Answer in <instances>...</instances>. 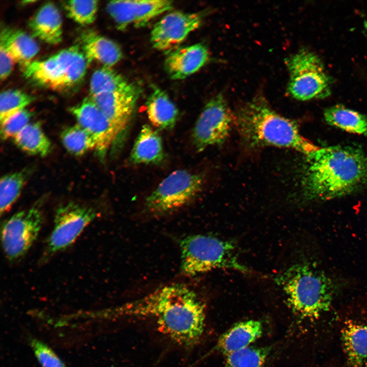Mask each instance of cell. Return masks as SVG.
Wrapping results in <instances>:
<instances>
[{
	"instance_id": "6da1fadb",
	"label": "cell",
	"mask_w": 367,
	"mask_h": 367,
	"mask_svg": "<svg viewBox=\"0 0 367 367\" xmlns=\"http://www.w3.org/2000/svg\"><path fill=\"white\" fill-rule=\"evenodd\" d=\"M107 312L117 318H154L161 332L186 348L195 346L204 330V304L195 291L183 283L163 286Z\"/></svg>"
},
{
	"instance_id": "7a4b0ae2",
	"label": "cell",
	"mask_w": 367,
	"mask_h": 367,
	"mask_svg": "<svg viewBox=\"0 0 367 367\" xmlns=\"http://www.w3.org/2000/svg\"><path fill=\"white\" fill-rule=\"evenodd\" d=\"M367 184V154L346 146L320 148L306 155L302 179L307 200H329L351 194Z\"/></svg>"
},
{
	"instance_id": "3957f363",
	"label": "cell",
	"mask_w": 367,
	"mask_h": 367,
	"mask_svg": "<svg viewBox=\"0 0 367 367\" xmlns=\"http://www.w3.org/2000/svg\"><path fill=\"white\" fill-rule=\"evenodd\" d=\"M235 123L242 140L249 148L287 147L306 155L319 148L301 135L294 121L276 113L261 96L240 108Z\"/></svg>"
},
{
	"instance_id": "277c9868",
	"label": "cell",
	"mask_w": 367,
	"mask_h": 367,
	"mask_svg": "<svg viewBox=\"0 0 367 367\" xmlns=\"http://www.w3.org/2000/svg\"><path fill=\"white\" fill-rule=\"evenodd\" d=\"M293 311L302 318L318 319L329 310L334 285L321 270L309 263L290 267L275 278Z\"/></svg>"
},
{
	"instance_id": "5b68a950",
	"label": "cell",
	"mask_w": 367,
	"mask_h": 367,
	"mask_svg": "<svg viewBox=\"0 0 367 367\" xmlns=\"http://www.w3.org/2000/svg\"><path fill=\"white\" fill-rule=\"evenodd\" d=\"M180 249L181 270L186 276L218 269L248 272L239 260L233 244L227 241L206 235H191L181 240Z\"/></svg>"
},
{
	"instance_id": "8992f818",
	"label": "cell",
	"mask_w": 367,
	"mask_h": 367,
	"mask_svg": "<svg viewBox=\"0 0 367 367\" xmlns=\"http://www.w3.org/2000/svg\"><path fill=\"white\" fill-rule=\"evenodd\" d=\"M285 63L290 73L288 91L294 98L304 101L330 94L331 79L314 53L300 49L286 58Z\"/></svg>"
},
{
	"instance_id": "52a82bcc",
	"label": "cell",
	"mask_w": 367,
	"mask_h": 367,
	"mask_svg": "<svg viewBox=\"0 0 367 367\" xmlns=\"http://www.w3.org/2000/svg\"><path fill=\"white\" fill-rule=\"evenodd\" d=\"M203 176L186 170H177L165 177L147 197L145 207L154 215L176 210L192 201L201 191Z\"/></svg>"
},
{
	"instance_id": "ba28073f",
	"label": "cell",
	"mask_w": 367,
	"mask_h": 367,
	"mask_svg": "<svg viewBox=\"0 0 367 367\" xmlns=\"http://www.w3.org/2000/svg\"><path fill=\"white\" fill-rule=\"evenodd\" d=\"M44 222L41 207L36 204L8 219L3 225L1 241L10 261L22 257L37 239Z\"/></svg>"
},
{
	"instance_id": "9c48e42d",
	"label": "cell",
	"mask_w": 367,
	"mask_h": 367,
	"mask_svg": "<svg viewBox=\"0 0 367 367\" xmlns=\"http://www.w3.org/2000/svg\"><path fill=\"white\" fill-rule=\"evenodd\" d=\"M97 215L93 207L74 202L60 206L55 215L53 229L46 242L45 257L70 246Z\"/></svg>"
},
{
	"instance_id": "30bf717a",
	"label": "cell",
	"mask_w": 367,
	"mask_h": 367,
	"mask_svg": "<svg viewBox=\"0 0 367 367\" xmlns=\"http://www.w3.org/2000/svg\"><path fill=\"white\" fill-rule=\"evenodd\" d=\"M235 116L221 94L206 104L193 128V143L198 151L223 144L228 137Z\"/></svg>"
},
{
	"instance_id": "8fae6325",
	"label": "cell",
	"mask_w": 367,
	"mask_h": 367,
	"mask_svg": "<svg viewBox=\"0 0 367 367\" xmlns=\"http://www.w3.org/2000/svg\"><path fill=\"white\" fill-rule=\"evenodd\" d=\"M138 87L124 91L100 94L90 97L103 113L113 126L115 141L113 146L117 151L125 140L139 97Z\"/></svg>"
},
{
	"instance_id": "7c38bea8",
	"label": "cell",
	"mask_w": 367,
	"mask_h": 367,
	"mask_svg": "<svg viewBox=\"0 0 367 367\" xmlns=\"http://www.w3.org/2000/svg\"><path fill=\"white\" fill-rule=\"evenodd\" d=\"M199 13L173 11L164 16L153 27L150 41L153 48L171 51L198 28L203 21Z\"/></svg>"
},
{
	"instance_id": "4fadbf2b",
	"label": "cell",
	"mask_w": 367,
	"mask_h": 367,
	"mask_svg": "<svg viewBox=\"0 0 367 367\" xmlns=\"http://www.w3.org/2000/svg\"><path fill=\"white\" fill-rule=\"evenodd\" d=\"M172 7V2L166 0L112 1L107 4L106 9L117 29L123 31L130 24L144 27Z\"/></svg>"
},
{
	"instance_id": "5bb4252c",
	"label": "cell",
	"mask_w": 367,
	"mask_h": 367,
	"mask_svg": "<svg viewBox=\"0 0 367 367\" xmlns=\"http://www.w3.org/2000/svg\"><path fill=\"white\" fill-rule=\"evenodd\" d=\"M77 124L94 139L97 155L104 160L108 150L113 147L115 134L113 126L92 99L86 97L69 109Z\"/></svg>"
},
{
	"instance_id": "9a60e30c",
	"label": "cell",
	"mask_w": 367,
	"mask_h": 367,
	"mask_svg": "<svg viewBox=\"0 0 367 367\" xmlns=\"http://www.w3.org/2000/svg\"><path fill=\"white\" fill-rule=\"evenodd\" d=\"M77 46L66 48L44 60L32 61L22 67L24 76L46 88L65 91L67 68L79 51Z\"/></svg>"
},
{
	"instance_id": "2e32d148",
	"label": "cell",
	"mask_w": 367,
	"mask_h": 367,
	"mask_svg": "<svg viewBox=\"0 0 367 367\" xmlns=\"http://www.w3.org/2000/svg\"><path fill=\"white\" fill-rule=\"evenodd\" d=\"M207 47L199 43L170 51L164 67L169 77L174 80L184 79L201 68L208 61Z\"/></svg>"
},
{
	"instance_id": "e0dca14e",
	"label": "cell",
	"mask_w": 367,
	"mask_h": 367,
	"mask_svg": "<svg viewBox=\"0 0 367 367\" xmlns=\"http://www.w3.org/2000/svg\"><path fill=\"white\" fill-rule=\"evenodd\" d=\"M80 42L88 64L97 61L103 66L111 67L122 59V53L117 44L93 31H83Z\"/></svg>"
},
{
	"instance_id": "ac0fdd59",
	"label": "cell",
	"mask_w": 367,
	"mask_h": 367,
	"mask_svg": "<svg viewBox=\"0 0 367 367\" xmlns=\"http://www.w3.org/2000/svg\"><path fill=\"white\" fill-rule=\"evenodd\" d=\"M29 25L33 35L46 43L55 45L62 40V17L53 3H47L42 6L30 20Z\"/></svg>"
},
{
	"instance_id": "d6986e66",
	"label": "cell",
	"mask_w": 367,
	"mask_h": 367,
	"mask_svg": "<svg viewBox=\"0 0 367 367\" xmlns=\"http://www.w3.org/2000/svg\"><path fill=\"white\" fill-rule=\"evenodd\" d=\"M0 45V47L22 67L32 61L39 49L38 44L32 36L22 31L9 28L2 30Z\"/></svg>"
},
{
	"instance_id": "ffe728a7",
	"label": "cell",
	"mask_w": 367,
	"mask_h": 367,
	"mask_svg": "<svg viewBox=\"0 0 367 367\" xmlns=\"http://www.w3.org/2000/svg\"><path fill=\"white\" fill-rule=\"evenodd\" d=\"M263 333L261 323L257 320H248L235 324L223 334L217 345L218 350L225 355L247 348Z\"/></svg>"
},
{
	"instance_id": "44dd1931",
	"label": "cell",
	"mask_w": 367,
	"mask_h": 367,
	"mask_svg": "<svg viewBox=\"0 0 367 367\" xmlns=\"http://www.w3.org/2000/svg\"><path fill=\"white\" fill-rule=\"evenodd\" d=\"M342 339L351 365L367 367V324L347 322L342 331Z\"/></svg>"
},
{
	"instance_id": "7402d4cb",
	"label": "cell",
	"mask_w": 367,
	"mask_h": 367,
	"mask_svg": "<svg viewBox=\"0 0 367 367\" xmlns=\"http://www.w3.org/2000/svg\"><path fill=\"white\" fill-rule=\"evenodd\" d=\"M146 107L148 119L154 126L164 129H170L175 126L178 111L164 90L154 86Z\"/></svg>"
},
{
	"instance_id": "603a6c76",
	"label": "cell",
	"mask_w": 367,
	"mask_h": 367,
	"mask_svg": "<svg viewBox=\"0 0 367 367\" xmlns=\"http://www.w3.org/2000/svg\"><path fill=\"white\" fill-rule=\"evenodd\" d=\"M164 156L160 135L149 125H143L130 152V162L135 164H155L162 161Z\"/></svg>"
},
{
	"instance_id": "cb8c5ba5",
	"label": "cell",
	"mask_w": 367,
	"mask_h": 367,
	"mask_svg": "<svg viewBox=\"0 0 367 367\" xmlns=\"http://www.w3.org/2000/svg\"><path fill=\"white\" fill-rule=\"evenodd\" d=\"M324 117L331 125L350 133L367 136V117L357 111L336 105L327 108Z\"/></svg>"
},
{
	"instance_id": "d4e9b609",
	"label": "cell",
	"mask_w": 367,
	"mask_h": 367,
	"mask_svg": "<svg viewBox=\"0 0 367 367\" xmlns=\"http://www.w3.org/2000/svg\"><path fill=\"white\" fill-rule=\"evenodd\" d=\"M16 146L25 152L44 156L51 149V142L37 122L29 123L14 138Z\"/></svg>"
},
{
	"instance_id": "484cf974",
	"label": "cell",
	"mask_w": 367,
	"mask_h": 367,
	"mask_svg": "<svg viewBox=\"0 0 367 367\" xmlns=\"http://www.w3.org/2000/svg\"><path fill=\"white\" fill-rule=\"evenodd\" d=\"M136 86L110 67L103 66L92 74L90 83V96L133 89Z\"/></svg>"
},
{
	"instance_id": "4316f807",
	"label": "cell",
	"mask_w": 367,
	"mask_h": 367,
	"mask_svg": "<svg viewBox=\"0 0 367 367\" xmlns=\"http://www.w3.org/2000/svg\"><path fill=\"white\" fill-rule=\"evenodd\" d=\"M29 171L23 170L3 176L0 181V212L11 207L19 196L27 180Z\"/></svg>"
},
{
	"instance_id": "83f0119b",
	"label": "cell",
	"mask_w": 367,
	"mask_h": 367,
	"mask_svg": "<svg viewBox=\"0 0 367 367\" xmlns=\"http://www.w3.org/2000/svg\"><path fill=\"white\" fill-rule=\"evenodd\" d=\"M61 138L66 149L75 155H82L95 149L93 137L78 124L65 128L61 133Z\"/></svg>"
},
{
	"instance_id": "f1b7e54d",
	"label": "cell",
	"mask_w": 367,
	"mask_h": 367,
	"mask_svg": "<svg viewBox=\"0 0 367 367\" xmlns=\"http://www.w3.org/2000/svg\"><path fill=\"white\" fill-rule=\"evenodd\" d=\"M269 347L247 348L226 355L225 367H261L267 358Z\"/></svg>"
},
{
	"instance_id": "f546056e",
	"label": "cell",
	"mask_w": 367,
	"mask_h": 367,
	"mask_svg": "<svg viewBox=\"0 0 367 367\" xmlns=\"http://www.w3.org/2000/svg\"><path fill=\"white\" fill-rule=\"evenodd\" d=\"M35 100V97L21 90L9 89L0 95V121L25 109Z\"/></svg>"
},
{
	"instance_id": "4dcf8cb0",
	"label": "cell",
	"mask_w": 367,
	"mask_h": 367,
	"mask_svg": "<svg viewBox=\"0 0 367 367\" xmlns=\"http://www.w3.org/2000/svg\"><path fill=\"white\" fill-rule=\"evenodd\" d=\"M68 16L81 25L92 23L96 18L98 9L97 1L72 0L63 4Z\"/></svg>"
},
{
	"instance_id": "1f68e13d",
	"label": "cell",
	"mask_w": 367,
	"mask_h": 367,
	"mask_svg": "<svg viewBox=\"0 0 367 367\" xmlns=\"http://www.w3.org/2000/svg\"><path fill=\"white\" fill-rule=\"evenodd\" d=\"M32 114L26 109L1 121V135L4 140L14 138L29 123Z\"/></svg>"
},
{
	"instance_id": "d6a6232c",
	"label": "cell",
	"mask_w": 367,
	"mask_h": 367,
	"mask_svg": "<svg viewBox=\"0 0 367 367\" xmlns=\"http://www.w3.org/2000/svg\"><path fill=\"white\" fill-rule=\"evenodd\" d=\"M30 345L41 367H66L56 353L41 341L32 339Z\"/></svg>"
},
{
	"instance_id": "836d02e7",
	"label": "cell",
	"mask_w": 367,
	"mask_h": 367,
	"mask_svg": "<svg viewBox=\"0 0 367 367\" xmlns=\"http://www.w3.org/2000/svg\"><path fill=\"white\" fill-rule=\"evenodd\" d=\"M14 62L6 51L0 47V77L1 81L5 80L10 74Z\"/></svg>"
}]
</instances>
